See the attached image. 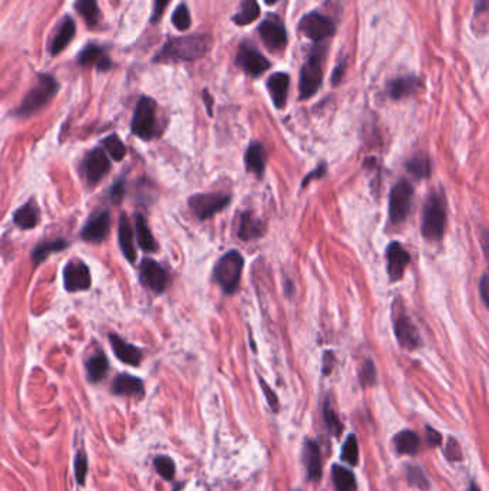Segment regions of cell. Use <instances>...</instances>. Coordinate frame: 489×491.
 I'll list each match as a JSON object with an SVG mask.
<instances>
[{
    "label": "cell",
    "instance_id": "cell-1",
    "mask_svg": "<svg viewBox=\"0 0 489 491\" xmlns=\"http://www.w3.org/2000/svg\"><path fill=\"white\" fill-rule=\"evenodd\" d=\"M212 36L208 33L186 35L170 38L154 57L155 64L194 62L204 58L211 50Z\"/></svg>",
    "mask_w": 489,
    "mask_h": 491
},
{
    "label": "cell",
    "instance_id": "cell-2",
    "mask_svg": "<svg viewBox=\"0 0 489 491\" xmlns=\"http://www.w3.org/2000/svg\"><path fill=\"white\" fill-rule=\"evenodd\" d=\"M59 90L58 81L49 74L38 75L34 86L29 90L21 105L17 106L14 115L19 118H29L43 109Z\"/></svg>",
    "mask_w": 489,
    "mask_h": 491
},
{
    "label": "cell",
    "instance_id": "cell-3",
    "mask_svg": "<svg viewBox=\"0 0 489 491\" xmlns=\"http://www.w3.org/2000/svg\"><path fill=\"white\" fill-rule=\"evenodd\" d=\"M446 200L442 193H432L428 197V202L423 209L422 215V235L429 242L442 240L446 230Z\"/></svg>",
    "mask_w": 489,
    "mask_h": 491
},
{
    "label": "cell",
    "instance_id": "cell-4",
    "mask_svg": "<svg viewBox=\"0 0 489 491\" xmlns=\"http://www.w3.org/2000/svg\"><path fill=\"white\" fill-rule=\"evenodd\" d=\"M244 267V258L239 250H230L219 259L212 270L214 282L221 287L226 295L237 292Z\"/></svg>",
    "mask_w": 489,
    "mask_h": 491
},
{
    "label": "cell",
    "instance_id": "cell-5",
    "mask_svg": "<svg viewBox=\"0 0 489 491\" xmlns=\"http://www.w3.org/2000/svg\"><path fill=\"white\" fill-rule=\"evenodd\" d=\"M131 131L134 135L143 141H150L158 134V121H157V104L148 97L139 98L132 122Z\"/></svg>",
    "mask_w": 489,
    "mask_h": 491
},
{
    "label": "cell",
    "instance_id": "cell-6",
    "mask_svg": "<svg viewBox=\"0 0 489 491\" xmlns=\"http://www.w3.org/2000/svg\"><path fill=\"white\" fill-rule=\"evenodd\" d=\"M321 61H323V53L316 50L303 65L300 72V81H299V98L301 101L312 98L320 89L323 82Z\"/></svg>",
    "mask_w": 489,
    "mask_h": 491
},
{
    "label": "cell",
    "instance_id": "cell-7",
    "mask_svg": "<svg viewBox=\"0 0 489 491\" xmlns=\"http://www.w3.org/2000/svg\"><path fill=\"white\" fill-rule=\"evenodd\" d=\"M413 203V187L408 180H399L393 186L389 195V217L397 224L406 220Z\"/></svg>",
    "mask_w": 489,
    "mask_h": 491
},
{
    "label": "cell",
    "instance_id": "cell-8",
    "mask_svg": "<svg viewBox=\"0 0 489 491\" xmlns=\"http://www.w3.org/2000/svg\"><path fill=\"white\" fill-rule=\"evenodd\" d=\"M231 202V197L223 193L195 194L188 200V206L198 220H208L217 213L224 210Z\"/></svg>",
    "mask_w": 489,
    "mask_h": 491
},
{
    "label": "cell",
    "instance_id": "cell-9",
    "mask_svg": "<svg viewBox=\"0 0 489 491\" xmlns=\"http://www.w3.org/2000/svg\"><path fill=\"white\" fill-rule=\"evenodd\" d=\"M299 28L306 38H309L313 42H321L328 39L336 32V26L329 17H326L317 12L306 15L300 21Z\"/></svg>",
    "mask_w": 489,
    "mask_h": 491
},
{
    "label": "cell",
    "instance_id": "cell-10",
    "mask_svg": "<svg viewBox=\"0 0 489 491\" xmlns=\"http://www.w3.org/2000/svg\"><path fill=\"white\" fill-rule=\"evenodd\" d=\"M110 170H111V161L108 158L105 150L101 147L90 150L82 161L83 177L86 178L89 184L99 183V181L110 173Z\"/></svg>",
    "mask_w": 489,
    "mask_h": 491
},
{
    "label": "cell",
    "instance_id": "cell-11",
    "mask_svg": "<svg viewBox=\"0 0 489 491\" xmlns=\"http://www.w3.org/2000/svg\"><path fill=\"white\" fill-rule=\"evenodd\" d=\"M393 329H395V336L397 343L401 345L402 348L415 351L416 348L421 347V335L416 329V326L410 320V318L401 312L395 311L393 309Z\"/></svg>",
    "mask_w": 489,
    "mask_h": 491
},
{
    "label": "cell",
    "instance_id": "cell-12",
    "mask_svg": "<svg viewBox=\"0 0 489 491\" xmlns=\"http://www.w3.org/2000/svg\"><path fill=\"white\" fill-rule=\"evenodd\" d=\"M139 280L141 283L151 289L155 293L166 292L170 278L167 270L158 262L152 259H143L139 266Z\"/></svg>",
    "mask_w": 489,
    "mask_h": 491
},
{
    "label": "cell",
    "instance_id": "cell-13",
    "mask_svg": "<svg viewBox=\"0 0 489 491\" xmlns=\"http://www.w3.org/2000/svg\"><path fill=\"white\" fill-rule=\"evenodd\" d=\"M111 230L110 211H99L89 217V220L81 231V238L88 243H102Z\"/></svg>",
    "mask_w": 489,
    "mask_h": 491
},
{
    "label": "cell",
    "instance_id": "cell-14",
    "mask_svg": "<svg viewBox=\"0 0 489 491\" xmlns=\"http://www.w3.org/2000/svg\"><path fill=\"white\" fill-rule=\"evenodd\" d=\"M237 65L243 68L250 77H260L271 66L270 61L252 46L243 44L237 52Z\"/></svg>",
    "mask_w": 489,
    "mask_h": 491
},
{
    "label": "cell",
    "instance_id": "cell-15",
    "mask_svg": "<svg viewBox=\"0 0 489 491\" xmlns=\"http://www.w3.org/2000/svg\"><path fill=\"white\" fill-rule=\"evenodd\" d=\"M63 285L72 293L88 290L92 285L89 267L83 262H69L63 269Z\"/></svg>",
    "mask_w": 489,
    "mask_h": 491
},
{
    "label": "cell",
    "instance_id": "cell-16",
    "mask_svg": "<svg viewBox=\"0 0 489 491\" xmlns=\"http://www.w3.org/2000/svg\"><path fill=\"white\" fill-rule=\"evenodd\" d=\"M78 65L82 68H95L99 72H108L114 68V62L106 49L98 44H88L79 52Z\"/></svg>",
    "mask_w": 489,
    "mask_h": 491
},
{
    "label": "cell",
    "instance_id": "cell-17",
    "mask_svg": "<svg viewBox=\"0 0 489 491\" xmlns=\"http://www.w3.org/2000/svg\"><path fill=\"white\" fill-rule=\"evenodd\" d=\"M388 260V276L392 283L399 282L403 278V273L410 263L409 251L397 242H392L386 249Z\"/></svg>",
    "mask_w": 489,
    "mask_h": 491
},
{
    "label": "cell",
    "instance_id": "cell-18",
    "mask_svg": "<svg viewBox=\"0 0 489 491\" xmlns=\"http://www.w3.org/2000/svg\"><path fill=\"white\" fill-rule=\"evenodd\" d=\"M263 44L271 52H280L286 48L287 33L284 26L277 19H266L259 28Z\"/></svg>",
    "mask_w": 489,
    "mask_h": 491
},
{
    "label": "cell",
    "instance_id": "cell-19",
    "mask_svg": "<svg viewBox=\"0 0 489 491\" xmlns=\"http://www.w3.org/2000/svg\"><path fill=\"white\" fill-rule=\"evenodd\" d=\"M75 33H77L75 21L72 19L70 16H63L49 45V53L52 57H57V55L62 53L68 48V45L74 41Z\"/></svg>",
    "mask_w": 489,
    "mask_h": 491
},
{
    "label": "cell",
    "instance_id": "cell-20",
    "mask_svg": "<svg viewBox=\"0 0 489 491\" xmlns=\"http://www.w3.org/2000/svg\"><path fill=\"white\" fill-rule=\"evenodd\" d=\"M303 459H304V464H306V470H307V479L312 480V481H319L321 479L323 463H321L320 447L316 441L307 440L304 443Z\"/></svg>",
    "mask_w": 489,
    "mask_h": 491
},
{
    "label": "cell",
    "instance_id": "cell-21",
    "mask_svg": "<svg viewBox=\"0 0 489 491\" xmlns=\"http://www.w3.org/2000/svg\"><path fill=\"white\" fill-rule=\"evenodd\" d=\"M288 86H290V77L284 74V72H276V74H273L267 79V89L276 108L281 109L286 106L287 97H288Z\"/></svg>",
    "mask_w": 489,
    "mask_h": 491
},
{
    "label": "cell",
    "instance_id": "cell-22",
    "mask_svg": "<svg viewBox=\"0 0 489 491\" xmlns=\"http://www.w3.org/2000/svg\"><path fill=\"white\" fill-rule=\"evenodd\" d=\"M110 340H111V347L114 349L115 356L123 362L128 363L131 367H138L141 360H142V352L141 349H138L134 345L125 342L122 338H119L118 335H110Z\"/></svg>",
    "mask_w": 489,
    "mask_h": 491
},
{
    "label": "cell",
    "instance_id": "cell-23",
    "mask_svg": "<svg viewBox=\"0 0 489 491\" xmlns=\"http://www.w3.org/2000/svg\"><path fill=\"white\" fill-rule=\"evenodd\" d=\"M112 394L115 395H128L141 398L145 394L143 382L132 375L128 374H119L112 382Z\"/></svg>",
    "mask_w": 489,
    "mask_h": 491
},
{
    "label": "cell",
    "instance_id": "cell-24",
    "mask_svg": "<svg viewBox=\"0 0 489 491\" xmlns=\"http://www.w3.org/2000/svg\"><path fill=\"white\" fill-rule=\"evenodd\" d=\"M118 239H119V246L123 253L125 259L134 263L137 260V249L134 243V233L132 227L130 224V218L125 214L121 215L119 218V226H118Z\"/></svg>",
    "mask_w": 489,
    "mask_h": 491
},
{
    "label": "cell",
    "instance_id": "cell-25",
    "mask_svg": "<svg viewBox=\"0 0 489 491\" xmlns=\"http://www.w3.org/2000/svg\"><path fill=\"white\" fill-rule=\"evenodd\" d=\"M421 88V79L416 77H401L388 84V95L393 101H399L413 95Z\"/></svg>",
    "mask_w": 489,
    "mask_h": 491
},
{
    "label": "cell",
    "instance_id": "cell-26",
    "mask_svg": "<svg viewBox=\"0 0 489 491\" xmlns=\"http://www.w3.org/2000/svg\"><path fill=\"white\" fill-rule=\"evenodd\" d=\"M266 150L263 147L261 142H252L250 144V147L246 151L244 155V162H246V170L248 173L256 174L257 177H261L266 169Z\"/></svg>",
    "mask_w": 489,
    "mask_h": 491
},
{
    "label": "cell",
    "instance_id": "cell-27",
    "mask_svg": "<svg viewBox=\"0 0 489 491\" xmlns=\"http://www.w3.org/2000/svg\"><path fill=\"white\" fill-rule=\"evenodd\" d=\"M39 220H41L39 207H38V204L33 202V200H30L29 203H26L25 206L17 209L14 215H13L14 224L17 227L23 229V230L34 229L36 226L39 224Z\"/></svg>",
    "mask_w": 489,
    "mask_h": 491
},
{
    "label": "cell",
    "instance_id": "cell-28",
    "mask_svg": "<svg viewBox=\"0 0 489 491\" xmlns=\"http://www.w3.org/2000/svg\"><path fill=\"white\" fill-rule=\"evenodd\" d=\"M264 231V227L260 220L252 215L251 211H244L240 214V223H239V230L237 235L241 240H252L261 238Z\"/></svg>",
    "mask_w": 489,
    "mask_h": 491
},
{
    "label": "cell",
    "instance_id": "cell-29",
    "mask_svg": "<svg viewBox=\"0 0 489 491\" xmlns=\"http://www.w3.org/2000/svg\"><path fill=\"white\" fill-rule=\"evenodd\" d=\"M135 226H137V239H138L139 247L147 253L157 251L158 244H157V240L154 239L152 231L147 223V218H145L142 214H137Z\"/></svg>",
    "mask_w": 489,
    "mask_h": 491
},
{
    "label": "cell",
    "instance_id": "cell-30",
    "mask_svg": "<svg viewBox=\"0 0 489 491\" xmlns=\"http://www.w3.org/2000/svg\"><path fill=\"white\" fill-rule=\"evenodd\" d=\"M108 369H110V362H108L106 355L101 351L90 356L86 362L88 378L90 382H94V384H98V382H101L106 376Z\"/></svg>",
    "mask_w": 489,
    "mask_h": 491
},
{
    "label": "cell",
    "instance_id": "cell-31",
    "mask_svg": "<svg viewBox=\"0 0 489 491\" xmlns=\"http://www.w3.org/2000/svg\"><path fill=\"white\" fill-rule=\"evenodd\" d=\"M395 447L399 454H409V456H416L419 452L421 440L416 432L405 430L395 435Z\"/></svg>",
    "mask_w": 489,
    "mask_h": 491
},
{
    "label": "cell",
    "instance_id": "cell-32",
    "mask_svg": "<svg viewBox=\"0 0 489 491\" xmlns=\"http://www.w3.org/2000/svg\"><path fill=\"white\" fill-rule=\"evenodd\" d=\"M66 247H68V242L65 239H55V240L39 243L32 250V254H30L32 262L34 266H38L42 262H45L50 256V254L62 251Z\"/></svg>",
    "mask_w": 489,
    "mask_h": 491
},
{
    "label": "cell",
    "instance_id": "cell-33",
    "mask_svg": "<svg viewBox=\"0 0 489 491\" xmlns=\"http://www.w3.org/2000/svg\"><path fill=\"white\" fill-rule=\"evenodd\" d=\"M75 9L89 28H97L101 19L98 0H75Z\"/></svg>",
    "mask_w": 489,
    "mask_h": 491
},
{
    "label": "cell",
    "instance_id": "cell-34",
    "mask_svg": "<svg viewBox=\"0 0 489 491\" xmlns=\"http://www.w3.org/2000/svg\"><path fill=\"white\" fill-rule=\"evenodd\" d=\"M406 171L416 180L428 178L432 173V162L426 154L418 153L406 161Z\"/></svg>",
    "mask_w": 489,
    "mask_h": 491
},
{
    "label": "cell",
    "instance_id": "cell-35",
    "mask_svg": "<svg viewBox=\"0 0 489 491\" xmlns=\"http://www.w3.org/2000/svg\"><path fill=\"white\" fill-rule=\"evenodd\" d=\"M260 16V8L257 0H243L240 12L232 16V22L239 26H246L255 22Z\"/></svg>",
    "mask_w": 489,
    "mask_h": 491
},
{
    "label": "cell",
    "instance_id": "cell-36",
    "mask_svg": "<svg viewBox=\"0 0 489 491\" xmlns=\"http://www.w3.org/2000/svg\"><path fill=\"white\" fill-rule=\"evenodd\" d=\"M332 474L336 491H356V477L350 470L340 465H333Z\"/></svg>",
    "mask_w": 489,
    "mask_h": 491
},
{
    "label": "cell",
    "instance_id": "cell-37",
    "mask_svg": "<svg viewBox=\"0 0 489 491\" xmlns=\"http://www.w3.org/2000/svg\"><path fill=\"white\" fill-rule=\"evenodd\" d=\"M102 145H103V148H105V153L108 155H111L112 160L115 161H122L126 155V148H125V145L123 142L121 141V138L117 135V134H112L110 137H106L103 141H102Z\"/></svg>",
    "mask_w": 489,
    "mask_h": 491
},
{
    "label": "cell",
    "instance_id": "cell-38",
    "mask_svg": "<svg viewBox=\"0 0 489 491\" xmlns=\"http://www.w3.org/2000/svg\"><path fill=\"white\" fill-rule=\"evenodd\" d=\"M341 460L346 461L350 465H356L359 463V444L356 435H348L346 441L343 443L341 448Z\"/></svg>",
    "mask_w": 489,
    "mask_h": 491
},
{
    "label": "cell",
    "instance_id": "cell-39",
    "mask_svg": "<svg viewBox=\"0 0 489 491\" xmlns=\"http://www.w3.org/2000/svg\"><path fill=\"white\" fill-rule=\"evenodd\" d=\"M172 25L177 30L186 32L191 26V15L187 5H179L172 13Z\"/></svg>",
    "mask_w": 489,
    "mask_h": 491
},
{
    "label": "cell",
    "instance_id": "cell-40",
    "mask_svg": "<svg viewBox=\"0 0 489 491\" xmlns=\"http://www.w3.org/2000/svg\"><path fill=\"white\" fill-rule=\"evenodd\" d=\"M154 465H155V470L158 471V474L167 480V481H171L175 476V463L167 457V456H159L154 460Z\"/></svg>",
    "mask_w": 489,
    "mask_h": 491
},
{
    "label": "cell",
    "instance_id": "cell-41",
    "mask_svg": "<svg viewBox=\"0 0 489 491\" xmlns=\"http://www.w3.org/2000/svg\"><path fill=\"white\" fill-rule=\"evenodd\" d=\"M323 416H324V423L326 425H328L329 431L335 435V436H339L341 430H343V425L339 420V416L336 415V412L332 410L329 401H326L324 404V410H323Z\"/></svg>",
    "mask_w": 489,
    "mask_h": 491
},
{
    "label": "cell",
    "instance_id": "cell-42",
    "mask_svg": "<svg viewBox=\"0 0 489 491\" xmlns=\"http://www.w3.org/2000/svg\"><path fill=\"white\" fill-rule=\"evenodd\" d=\"M376 367H375V363L372 359H366L363 362V365H361L360 368V374H359V379H360V384L361 387H372L375 385V382H376Z\"/></svg>",
    "mask_w": 489,
    "mask_h": 491
},
{
    "label": "cell",
    "instance_id": "cell-43",
    "mask_svg": "<svg viewBox=\"0 0 489 491\" xmlns=\"http://www.w3.org/2000/svg\"><path fill=\"white\" fill-rule=\"evenodd\" d=\"M408 481L416 488H421V490L429 488V481L421 467H416V465L408 467Z\"/></svg>",
    "mask_w": 489,
    "mask_h": 491
},
{
    "label": "cell",
    "instance_id": "cell-44",
    "mask_svg": "<svg viewBox=\"0 0 489 491\" xmlns=\"http://www.w3.org/2000/svg\"><path fill=\"white\" fill-rule=\"evenodd\" d=\"M86 474H88V459H86L85 451L81 450L77 454V459H75V477H77L78 484H81V485L85 484Z\"/></svg>",
    "mask_w": 489,
    "mask_h": 491
},
{
    "label": "cell",
    "instance_id": "cell-45",
    "mask_svg": "<svg viewBox=\"0 0 489 491\" xmlns=\"http://www.w3.org/2000/svg\"><path fill=\"white\" fill-rule=\"evenodd\" d=\"M445 456L448 457V460L450 461H459L462 460V451L461 447L458 444L457 440L449 439L446 447H445Z\"/></svg>",
    "mask_w": 489,
    "mask_h": 491
},
{
    "label": "cell",
    "instance_id": "cell-46",
    "mask_svg": "<svg viewBox=\"0 0 489 491\" xmlns=\"http://www.w3.org/2000/svg\"><path fill=\"white\" fill-rule=\"evenodd\" d=\"M260 385H261L263 392H264V395L267 398V403H268L270 408L273 410L275 412H279V398L275 394V391H271V388L267 385V382L261 376H260Z\"/></svg>",
    "mask_w": 489,
    "mask_h": 491
},
{
    "label": "cell",
    "instance_id": "cell-47",
    "mask_svg": "<svg viewBox=\"0 0 489 491\" xmlns=\"http://www.w3.org/2000/svg\"><path fill=\"white\" fill-rule=\"evenodd\" d=\"M170 3H171V0H154V10L150 17V22L154 25L158 23Z\"/></svg>",
    "mask_w": 489,
    "mask_h": 491
},
{
    "label": "cell",
    "instance_id": "cell-48",
    "mask_svg": "<svg viewBox=\"0 0 489 491\" xmlns=\"http://www.w3.org/2000/svg\"><path fill=\"white\" fill-rule=\"evenodd\" d=\"M326 173H328V166H326L324 162H321L320 166H317V169H316L315 171H312L310 174H307V175L304 177L303 183H301V187H306L307 184L310 183L312 180H316V178H321V177H324V174H326Z\"/></svg>",
    "mask_w": 489,
    "mask_h": 491
},
{
    "label": "cell",
    "instance_id": "cell-49",
    "mask_svg": "<svg viewBox=\"0 0 489 491\" xmlns=\"http://www.w3.org/2000/svg\"><path fill=\"white\" fill-rule=\"evenodd\" d=\"M125 195V181L119 180L118 183H115L110 191V197L114 203H119Z\"/></svg>",
    "mask_w": 489,
    "mask_h": 491
},
{
    "label": "cell",
    "instance_id": "cell-50",
    "mask_svg": "<svg viewBox=\"0 0 489 491\" xmlns=\"http://www.w3.org/2000/svg\"><path fill=\"white\" fill-rule=\"evenodd\" d=\"M336 363V358H335V354L333 352H324V356H323V374L324 375H329L333 369V365Z\"/></svg>",
    "mask_w": 489,
    "mask_h": 491
},
{
    "label": "cell",
    "instance_id": "cell-51",
    "mask_svg": "<svg viewBox=\"0 0 489 491\" xmlns=\"http://www.w3.org/2000/svg\"><path fill=\"white\" fill-rule=\"evenodd\" d=\"M345 70H346V62L345 61H341L333 70V75H332V84L333 86H337L341 79H343V75H345Z\"/></svg>",
    "mask_w": 489,
    "mask_h": 491
},
{
    "label": "cell",
    "instance_id": "cell-52",
    "mask_svg": "<svg viewBox=\"0 0 489 491\" xmlns=\"http://www.w3.org/2000/svg\"><path fill=\"white\" fill-rule=\"evenodd\" d=\"M426 439H428V443L433 447H437V445H441L442 444V435L437 431V430H433L430 427H426Z\"/></svg>",
    "mask_w": 489,
    "mask_h": 491
},
{
    "label": "cell",
    "instance_id": "cell-53",
    "mask_svg": "<svg viewBox=\"0 0 489 491\" xmlns=\"http://www.w3.org/2000/svg\"><path fill=\"white\" fill-rule=\"evenodd\" d=\"M488 286H489V280H488V275L485 273L482 279L479 280V293H481V299L485 305H488V289H489Z\"/></svg>",
    "mask_w": 489,
    "mask_h": 491
},
{
    "label": "cell",
    "instance_id": "cell-54",
    "mask_svg": "<svg viewBox=\"0 0 489 491\" xmlns=\"http://www.w3.org/2000/svg\"><path fill=\"white\" fill-rule=\"evenodd\" d=\"M203 99L206 102V106H207V111H208V115L211 117L212 115V104H214V98L210 95V93L207 89L203 90Z\"/></svg>",
    "mask_w": 489,
    "mask_h": 491
},
{
    "label": "cell",
    "instance_id": "cell-55",
    "mask_svg": "<svg viewBox=\"0 0 489 491\" xmlns=\"http://www.w3.org/2000/svg\"><path fill=\"white\" fill-rule=\"evenodd\" d=\"M488 10V0H477V12H486Z\"/></svg>",
    "mask_w": 489,
    "mask_h": 491
},
{
    "label": "cell",
    "instance_id": "cell-56",
    "mask_svg": "<svg viewBox=\"0 0 489 491\" xmlns=\"http://www.w3.org/2000/svg\"><path fill=\"white\" fill-rule=\"evenodd\" d=\"M293 292V285L290 280H286V293L290 296V293Z\"/></svg>",
    "mask_w": 489,
    "mask_h": 491
},
{
    "label": "cell",
    "instance_id": "cell-57",
    "mask_svg": "<svg viewBox=\"0 0 489 491\" xmlns=\"http://www.w3.org/2000/svg\"><path fill=\"white\" fill-rule=\"evenodd\" d=\"M469 491H481V488H479L475 483H472V484L469 485Z\"/></svg>",
    "mask_w": 489,
    "mask_h": 491
},
{
    "label": "cell",
    "instance_id": "cell-58",
    "mask_svg": "<svg viewBox=\"0 0 489 491\" xmlns=\"http://www.w3.org/2000/svg\"><path fill=\"white\" fill-rule=\"evenodd\" d=\"M264 2H266L267 5H275V3L279 2V0H264Z\"/></svg>",
    "mask_w": 489,
    "mask_h": 491
}]
</instances>
